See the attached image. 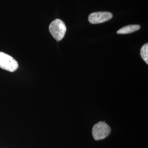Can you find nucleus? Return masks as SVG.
<instances>
[{"instance_id":"nucleus-1","label":"nucleus","mask_w":148,"mask_h":148,"mask_svg":"<svg viewBox=\"0 0 148 148\" xmlns=\"http://www.w3.org/2000/svg\"><path fill=\"white\" fill-rule=\"evenodd\" d=\"M49 30L52 36L57 41H59L64 37L66 32V27L64 21L59 19H56L50 24Z\"/></svg>"},{"instance_id":"nucleus-2","label":"nucleus","mask_w":148,"mask_h":148,"mask_svg":"<svg viewBox=\"0 0 148 148\" xmlns=\"http://www.w3.org/2000/svg\"><path fill=\"white\" fill-rule=\"evenodd\" d=\"M111 133V128L105 122L101 121L95 124L92 128V136L95 140L104 139Z\"/></svg>"},{"instance_id":"nucleus-3","label":"nucleus","mask_w":148,"mask_h":148,"mask_svg":"<svg viewBox=\"0 0 148 148\" xmlns=\"http://www.w3.org/2000/svg\"><path fill=\"white\" fill-rule=\"evenodd\" d=\"M19 65L15 59L6 53L0 52V68L11 73L18 69Z\"/></svg>"},{"instance_id":"nucleus-4","label":"nucleus","mask_w":148,"mask_h":148,"mask_svg":"<svg viewBox=\"0 0 148 148\" xmlns=\"http://www.w3.org/2000/svg\"><path fill=\"white\" fill-rule=\"evenodd\" d=\"M112 18V14L108 12H98L90 14L88 21L90 23L95 24L109 21Z\"/></svg>"},{"instance_id":"nucleus-5","label":"nucleus","mask_w":148,"mask_h":148,"mask_svg":"<svg viewBox=\"0 0 148 148\" xmlns=\"http://www.w3.org/2000/svg\"><path fill=\"white\" fill-rule=\"evenodd\" d=\"M140 29V26L139 25H130L126 27H123L121 29H119L117 34H131L134 32H137Z\"/></svg>"},{"instance_id":"nucleus-6","label":"nucleus","mask_w":148,"mask_h":148,"mask_svg":"<svg viewBox=\"0 0 148 148\" xmlns=\"http://www.w3.org/2000/svg\"><path fill=\"white\" fill-rule=\"evenodd\" d=\"M140 56L144 61L148 64V44L145 43L140 49Z\"/></svg>"}]
</instances>
